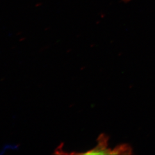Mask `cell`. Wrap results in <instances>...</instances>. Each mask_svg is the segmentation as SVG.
<instances>
[{
    "instance_id": "6da1fadb",
    "label": "cell",
    "mask_w": 155,
    "mask_h": 155,
    "mask_svg": "<svg viewBox=\"0 0 155 155\" xmlns=\"http://www.w3.org/2000/svg\"><path fill=\"white\" fill-rule=\"evenodd\" d=\"M81 154L84 155H113V150H109L106 148V146L102 144L99 145L97 147L94 148L93 150H90L85 153H82Z\"/></svg>"
}]
</instances>
